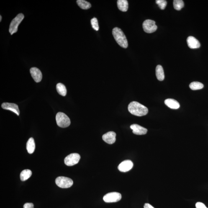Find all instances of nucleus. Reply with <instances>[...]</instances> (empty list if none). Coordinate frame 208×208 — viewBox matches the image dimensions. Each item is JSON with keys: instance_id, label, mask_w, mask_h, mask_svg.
I'll use <instances>...</instances> for the list:
<instances>
[{"instance_id": "f03ea898", "label": "nucleus", "mask_w": 208, "mask_h": 208, "mask_svg": "<svg viewBox=\"0 0 208 208\" xmlns=\"http://www.w3.org/2000/svg\"><path fill=\"white\" fill-rule=\"evenodd\" d=\"M112 34L117 43L121 47L127 48L128 46V43L126 36L122 31L119 27H114L113 29Z\"/></svg>"}, {"instance_id": "c85d7f7f", "label": "nucleus", "mask_w": 208, "mask_h": 208, "mask_svg": "<svg viewBox=\"0 0 208 208\" xmlns=\"http://www.w3.org/2000/svg\"><path fill=\"white\" fill-rule=\"evenodd\" d=\"M0 18H1V19H0V22H1L2 20V16L1 15L0 16Z\"/></svg>"}, {"instance_id": "a878e982", "label": "nucleus", "mask_w": 208, "mask_h": 208, "mask_svg": "<svg viewBox=\"0 0 208 208\" xmlns=\"http://www.w3.org/2000/svg\"><path fill=\"white\" fill-rule=\"evenodd\" d=\"M196 208H207L205 205V204L203 203L200 202H198L196 203Z\"/></svg>"}, {"instance_id": "2eb2a0df", "label": "nucleus", "mask_w": 208, "mask_h": 208, "mask_svg": "<svg viewBox=\"0 0 208 208\" xmlns=\"http://www.w3.org/2000/svg\"><path fill=\"white\" fill-rule=\"evenodd\" d=\"M165 104L170 109H178L180 108L179 103L176 100L173 99H167L165 100Z\"/></svg>"}, {"instance_id": "7ed1b4c3", "label": "nucleus", "mask_w": 208, "mask_h": 208, "mask_svg": "<svg viewBox=\"0 0 208 208\" xmlns=\"http://www.w3.org/2000/svg\"><path fill=\"white\" fill-rule=\"evenodd\" d=\"M56 119L57 124L60 127L66 128L71 124L70 118L63 113L58 112L56 114Z\"/></svg>"}, {"instance_id": "0eeeda50", "label": "nucleus", "mask_w": 208, "mask_h": 208, "mask_svg": "<svg viewBox=\"0 0 208 208\" xmlns=\"http://www.w3.org/2000/svg\"><path fill=\"white\" fill-rule=\"evenodd\" d=\"M80 158L81 157L79 154L71 153L65 157L64 160L65 163L68 166H73L79 162Z\"/></svg>"}, {"instance_id": "6e6552de", "label": "nucleus", "mask_w": 208, "mask_h": 208, "mask_svg": "<svg viewBox=\"0 0 208 208\" xmlns=\"http://www.w3.org/2000/svg\"><path fill=\"white\" fill-rule=\"evenodd\" d=\"M122 199V195L120 193L113 192L108 193L103 198L104 201L106 203L116 202Z\"/></svg>"}, {"instance_id": "4be33fe9", "label": "nucleus", "mask_w": 208, "mask_h": 208, "mask_svg": "<svg viewBox=\"0 0 208 208\" xmlns=\"http://www.w3.org/2000/svg\"><path fill=\"white\" fill-rule=\"evenodd\" d=\"M204 87V85L199 82H193L189 85V87L193 90L202 89Z\"/></svg>"}, {"instance_id": "bb28decb", "label": "nucleus", "mask_w": 208, "mask_h": 208, "mask_svg": "<svg viewBox=\"0 0 208 208\" xmlns=\"http://www.w3.org/2000/svg\"><path fill=\"white\" fill-rule=\"evenodd\" d=\"M34 204L31 203H26L24 204L23 208H34Z\"/></svg>"}, {"instance_id": "ddd939ff", "label": "nucleus", "mask_w": 208, "mask_h": 208, "mask_svg": "<svg viewBox=\"0 0 208 208\" xmlns=\"http://www.w3.org/2000/svg\"><path fill=\"white\" fill-rule=\"evenodd\" d=\"M30 73L32 78L36 83L40 82L42 79V74L39 69L33 67L30 69Z\"/></svg>"}, {"instance_id": "a211bd4d", "label": "nucleus", "mask_w": 208, "mask_h": 208, "mask_svg": "<svg viewBox=\"0 0 208 208\" xmlns=\"http://www.w3.org/2000/svg\"><path fill=\"white\" fill-rule=\"evenodd\" d=\"M156 75L157 79L159 81H163L164 79V73L162 65H157L156 68Z\"/></svg>"}, {"instance_id": "4468645a", "label": "nucleus", "mask_w": 208, "mask_h": 208, "mask_svg": "<svg viewBox=\"0 0 208 208\" xmlns=\"http://www.w3.org/2000/svg\"><path fill=\"white\" fill-rule=\"evenodd\" d=\"M187 43L188 46L191 49L199 48L201 46V44L199 41L195 37L191 36L188 37Z\"/></svg>"}, {"instance_id": "dca6fc26", "label": "nucleus", "mask_w": 208, "mask_h": 208, "mask_svg": "<svg viewBox=\"0 0 208 208\" xmlns=\"http://www.w3.org/2000/svg\"><path fill=\"white\" fill-rule=\"evenodd\" d=\"M118 8L123 12H126L128 9V3L127 0H119L117 1Z\"/></svg>"}, {"instance_id": "1a4fd4ad", "label": "nucleus", "mask_w": 208, "mask_h": 208, "mask_svg": "<svg viewBox=\"0 0 208 208\" xmlns=\"http://www.w3.org/2000/svg\"><path fill=\"white\" fill-rule=\"evenodd\" d=\"M133 166L132 162L130 160H126L122 162L118 166V169L123 172H126L130 171Z\"/></svg>"}, {"instance_id": "f8f14e48", "label": "nucleus", "mask_w": 208, "mask_h": 208, "mask_svg": "<svg viewBox=\"0 0 208 208\" xmlns=\"http://www.w3.org/2000/svg\"><path fill=\"white\" fill-rule=\"evenodd\" d=\"M116 134L114 132H109L103 135V140L106 143L112 144L115 142Z\"/></svg>"}, {"instance_id": "423d86ee", "label": "nucleus", "mask_w": 208, "mask_h": 208, "mask_svg": "<svg viewBox=\"0 0 208 208\" xmlns=\"http://www.w3.org/2000/svg\"><path fill=\"white\" fill-rule=\"evenodd\" d=\"M143 28L144 31L148 33H152L157 30V26L155 21L152 20L147 19L144 21Z\"/></svg>"}, {"instance_id": "cd10ccee", "label": "nucleus", "mask_w": 208, "mask_h": 208, "mask_svg": "<svg viewBox=\"0 0 208 208\" xmlns=\"http://www.w3.org/2000/svg\"><path fill=\"white\" fill-rule=\"evenodd\" d=\"M144 208H154L153 206L152 205H151L149 204L148 203H146V204L144 205Z\"/></svg>"}, {"instance_id": "5701e85b", "label": "nucleus", "mask_w": 208, "mask_h": 208, "mask_svg": "<svg viewBox=\"0 0 208 208\" xmlns=\"http://www.w3.org/2000/svg\"><path fill=\"white\" fill-rule=\"evenodd\" d=\"M173 5L174 9L177 11L181 10L184 6V2L182 0H174Z\"/></svg>"}, {"instance_id": "9b49d317", "label": "nucleus", "mask_w": 208, "mask_h": 208, "mask_svg": "<svg viewBox=\"0 0 208 208\" xmlns=\"http://www.w3.org/2000/svg\"><path fill=\"white\" fill-rule=\"evenodd\" d=\"M133 133L137 135H143L146 134L148 130L146 128L137 124H133L130 126Z\"/></svg>"}, {"instance_id": "393cba45", "label": "nucleus", "mask_w": 208, "mask_h": 208, "mask_svg": "<svg viewBox=\"0 0 208 208\" xmlns=\"http://www.w3.org/2000/svg\"><path fill=\"white\" fill-rule=\"evenodd\" d=\"M156 2L160 9L163 10L166 7L167 5V1L165 0H157Z\"/></svg>"}, {"instance_id": "9d476101", "label": "nucleus", "mask_w": 208, "mask_h": 208, "mask_svg": "<svg viewBox=\"0 0 208 208\" xmlns=\"http://www.w3.org/2000/svg\"><path fill=\"white\" fill-rule=\"evenodd\" d=\"M2 107L3 109L12 111L18 116L19 115L20 111L17 104L12 103H4L2 104Z\"/></svg>"}, {"instance_id": "aec40b11", "label": "nucleus", "mask_w": 208, "mask_h": 208, "mask_svg": "<svg viewBox=\"0 0 208 208\" xmlns=\"http://www.w3.org/2000/svg\"><path fill=\"white\" fill-rule=\"evenodd\" d=\"M56 89L59 94L60 95L65 96L67 94L66 88L64 85L61 83H59L56 85Z\"/></svg>"}, {"instance_id": "b1692460", "label": "nucleus", "mask_w": 208, "mask_h": 208, "mask_svg": "<svg viewBox=\"0 0 208 208\" xmlns=\"http://www.w3.org/2000/svg\"><path fill=\"white\" fill-rule=\"evenodd\" d=\"M92 26L93 29L96 31H98L99 29V25H98V21L97 19L95 17L93 18L91 20Z\"/></svg>"}, {"instance_id": "6ab92c4d", "label": "nucleus", "mask_w": 208, "mask_h": 208, "mask_svg": "<svg viewBox=\"0 0 208 208\" xmlns=\"http://www.w3.org/2000/svg\"><path fill=\"white\" fill-rule=\"evenodd\" d=\"M32 174V171L29 169H26L21 172L20 174V178L21 181H26L30 177Z\"/></svg>"}, {"instance_id": "20e7f679", "label": "nucleus", "mask_w": 208, "mask_h": 208, "mask_svg": "<svg viewBox=\"0 0 208 208\" xmlns=\"http://www.w3.org/2000/svg\"><path fill=\"white\" fill-rule=\"evenodd\" d=\"M24 15L21 13L17 15L11 21L9 29V32L11 35H12L17 31L18 27L24 19Z\"/></svg>"}, {"instance_id": "f257e3e1", "label": "nucleus", "mask_w": 208, "mask_h": 208, "mask_svg": "<svg viewBox=\"0 0 208 208\" xmlns=\"http://www.w3.org/2000/svg\"><path fill=\"white\" fill-rule=\"evenodd\" d=\"M128 110L131 114L138 117L146 115L148 111L146 106L137 101H132L129 104Z\"/></svg>"}, {"instance_id": "f3484780", "label": "nucleus", "mask_w": 208, "mask_h": 208, "mask_svg": "<svg viewBox=\"0 0 208 208\" xmlns=\"http://www.w3.org/2000/svg\"><path fill=\"white\" fill-rule=\"evenodd\" d=\"M26 148L29 154H32L35 149V143L33 138H31L29 139L26 144Z\"/></svg>"}, {"instance_id": "39448f33", "label": "nucleus", "mask_w": 208, "mask_h": 208, "mask_svg": "<svg viewBox=\"0 0 208 208\" xmlns=\"http://www.w3.org/2000/svg\"><path fill=\"white\" fill-rule=\"evenodd\" d=\"M56 183L57 186L61 188H68L73 186V180L65 177H59L56 179Z\"/></svg>"}, {"instance_id": "412c9836", "label": "nucleus", "mask_w": 208, "mask_h": 208, "mask_svg": "<svg viewBox=\"0 0 208 208\" xmlns=\"http://www.w3.org/2000/svg\"><path fill=\"white\" fill-rule=\"evenodd\" d=\"M76 2L78 6L82 9H88L91 7L90 3L84 0H78Z\"/></svg>"}]
</instances>
